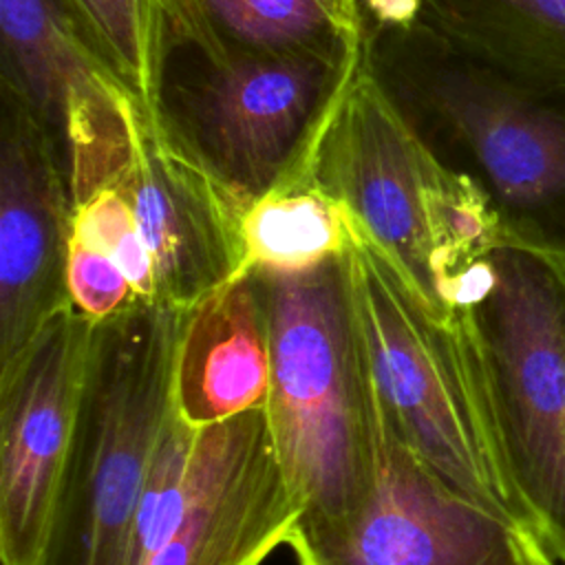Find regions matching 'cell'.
Listing matches in <instances>:
<instances>
[{"mask_svg":"<svg viewBox=\"0 0 565 565\" xmlns=\"http://www.w3.org/2000/svg\"><path fill=\"white\" fill-rule=\"evenodd\" d=\"M353 212L320 185L289 177L243 216L245 271H296L342 256L353 238Z\"/></svg>","mask_w":565,"mask_h":565,"instance_id":"obj_17","label":"cell"},{"mask_svg":"<svg viewBox=\"0 0 565 565\" xmlns=\"http://www.w3.org/2000/svg\"><path fill=\"white\" fill-rule=\"evenodd\" d=\"M66 282L73 307L90 322L106 320L139 300L115 260L75 238L68 245Z\"/></svg>","mask_w":565,"mask_h":565,"instance_id":"obj_21","label":"cell"},{"mask_svg":"<svg viewBox=\"0 0 565 565\" xmlns=\"http://www.w3.org/2000/svg\"><path fill=\"white\" fill-rule=\"evenodd\" d=\"M466 309L512 477L565 565V271L499 241L468 276Z\"/></svg>","mask_w":565,"mask_h":565,"instance_id":"obj_5","label":"cell"},{"mask_svg":"<svg viewBox=\"0 0 565 565\" xmlns=\"http://www.w3.org/2000/svg\"><path fill=\"white\" fill-rule=\"evenodd\" d=\"M298 519L265 406L254 408L199 430L179 523L150 565H263Z\"/></svg>","mask_w":565,"mask_h":565,"instance_id":"obj_11","label":"cell"},{"mask_svg":"<svg viewBox=\"0 0 565 565\" xmlns=\"http://www.w3.org/2000/svg\"><path fill=\"white\" fill-rule=\"evenodd\" d=\"M298 565H558L541 539L444 483L391 428L380 397L364 510Z\"/></svg>","mask_w":565,"mask_h":565,"instance_id":"obj_9","label":"cell"},{"mask_svg":"<svg viewBox=\"0 0 565 565\" xmlns=\"http://www.w3.org/2000/svg\"><path fill=\"white\" fill-rule=\"evenodd\" d=\"M448 174L450 166L437 157L380 77L366 38L285 179L305 177L342 201L437 302L430 216Z\"/></svg>","mask_w":565,"mask_h":565,"instance_id":"obj_7","label":"cell"},{"mask_svg":"<svg viewBox=\"0 0 565 565\" xmlns=\"http://www.w3.org/2000/svg\"><path fill=\"white\" fill-rule=\"evenodd\" d=\"M90 324L68 307L0 366L2 565H38L77 415Z\"/></svg>","mask_w":565,"mask_h":565,"instance_id":"obj_10","label":"cell"},{"mask_svg":"<svg viewBox=\"0 0 565 565\" xmlns=\"http://www.w3.org/2000/svg\"><path fill=\"white\" fill-rule=\"evenodd\" d=\"M417 24L472 55L565 75V0H417Z\"/></svg>","mask_w":565,"mask_h":565,"instance_id":"obj_16","label":"cell"},{"mask_svg":"<svg viewBox=\"0 0 565 565\" xmlns=\"http://www.w3.org/2000/svg\"><path fill=\"white\" fill-rule=\"evenodd\" d=\"M347 252L309 269H256L271 335L265 413L300 510L287 545L296 556L342 536L375 481L377 388Z\"/></svg>","mask_w":565,"mask_h":565,"instance_id":"obj_2","label":"cell"},{"mask_svg":"<svg viewBox=\"0 0 565 565\" xmlns=\"http://www.w3.org/2000/svg\"><path fill=\"white\" fill-rule=\"evenodd\" d=\"M347 258L393 433L452 490L539 536L508 463L468 309L433 302L358 218Z\"/></svg>","mask_w":565,"mask_h":565,"instance_id":"obj_3","label":"cell"},{"mask_svg":"<svg viewBox=\"0 0 565 565\" xmlns=\"http://www.w3.org/2000/svg\"><path fill=\"white\" fill-rule=\"evenodd\" d=\"M269 375L265 280L260 271L247 269L185 309L174 355L172 406L201 430L263 408Z\"/></svg>","mask_w":565,"mask_h":565,"instance_id":"obj_14","label":"cell"},{"mask_svg":"<svg viewBox=\"0 0 565 565\" xmlns=\"http://www.w3.org/2000/svg\"><path fill=\"white\" fill-rule=\"evenodd\" d=\"M104 181L128 201L152 256L154 300L190 309L245 271L247 205L177 141L157 108L132 99L128 143Z\"/></svg>","mask_w":565,"mask_h":565,"instance_id":"obj_8","label":"cell"},{"mask_svg":"<svg viewBox=\"0 0 565 565\" xmlns=\"http://www.w3.org/2000/svg\"><path fill=\"white\" fill-rule=\"evenodd\" d=\"M71 238L115 260L139 300H154L152 256L135 225L128 201L113 181H104L73 201Z\"/></svg>","mask_w":565,"mask_h":565,"instance_id":"obj_20","label":"cell"},{"mask_svg":"<svg viewBox=\"0 0 565 565\" xmlns=\"http://www.w3.org/2000/svg\"><path fill=\"white\" fill-rule=\"evenodd\" d=\"M104 71L141 106L157 108L172 51L170 0H55Z\"/></svg>","mask_w":565,"mask_h":565,"instance_id":"obj_18","label":"cell"},{"mask_svg":"<svg viewBox=\"0 0 565 565\" xmlns=\"http://www.w3.org/2000/svg\"><path fill=\"white\" fill-rule=\"evenodd\" d=\"M358 55L349 62L196 55L192 71L163 75L157 110L177 141L249 207L296 168Z\"/></svg>","mask_w":565,"mask_h":565,"instance_id":"obj_6","label":"cell"},{"mask_svg":"<svg viewBox=\"0 0 565 565\" xmlns=\"http://www.w3.org/2000/svg\"><path fill=\"white\" fill-rule=\"evenodd\" d=\"M366 38L437 157L490 199L501 241L565 271V75L472 55L419 24Z\"/></svg>","mask_w":565,"mask_h":565,"instance_id":"obj_1","label":"cell"},{"mask_svg":"<svg viewBox=\"0 0 565 565\" xmlns=\"http://www.w3.org/2000/svg\"><path fill=\"white\" fill-rule=\"evenodd\" d=\"M0 88L26 104L68 179L124 130L132 97L93 57L55 0H0Z\"/></svg>","mask_w":565,"mask_h":565,"instance_id":"obj_13","label":"cell"},{"mask_svg":"<svg viewBox=\"0 0 565 565\" xmlns=\"http://www.w3.org/2000/svg\"><path fill=\"white\" fill-rule=\"evenodd\" d=\"M73 199L57 152L26 104L2 88L0 366L73 307L66 267Z\"/></svg>","mask_w":565,"mask_h":565,"instance_id":"obj_12","label":"cell"},{"mask_svg":"<svg viewBox=\"0 0 565 565\" xmlns=\"http://www.w3.org/2000/svg\"><path fill=\"white\" fill-rule=\"evenodd\" d=\"M199 430L170 406L139 494L124 565H150L172 536L185 499V486Z\"/></svg>","mask_w":565,"mask_h":565,"instance_id":"obj_19","label":"cell"},{"mask_svg":"<svg viewBox=\"0 0 565 565\" xmlns=\"http://www.w3.org/2000/svg\"><path fill=\"white\" fill-rule=\"evenodd\" d=\"M183 313L161 300H135L90 324L77 415L38 565H124L172 406Z\"/></svg>","mask_w":565,"mask_h":565,"instance_id":"obj_4","label":"cell"},{"mask_svg":"<svg viewBox=\"0 0 565 565\" xmlns=\"http://www.w3.org/2000/svg\"><path fill=\"white\" fill-rule=\"evenodd\" d=\"M172 49L207 62L353 60L366 42L358 0H170Z\"/></svg>","mask_w":565,"mask_h":565,"instance_id":"obj_15","label":"cell"}]
</instances>
